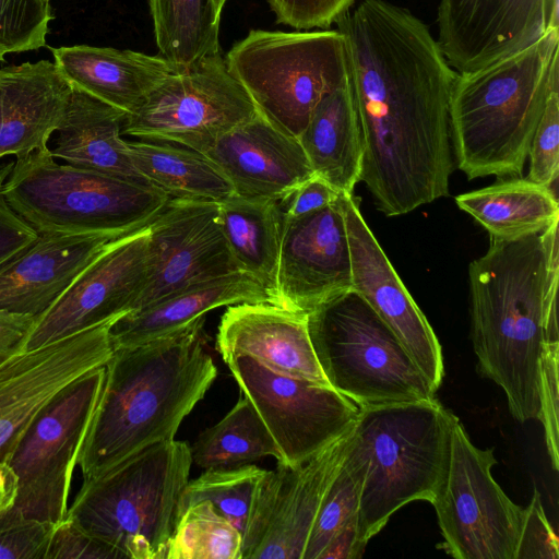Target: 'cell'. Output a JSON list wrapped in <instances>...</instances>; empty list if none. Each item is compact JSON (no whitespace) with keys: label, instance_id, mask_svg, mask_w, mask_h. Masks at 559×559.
<instances>
[{"label":"cell","instance_id":"27","mask_svg":"<svg viewBox=\"0 0 559 559\" xmlns=\"http://www.w3.org/2000/svg\"><path fill=\"white\" fill-rule=\"evenodd\" d=\"M127 115L73 87L63 119L52 134L51 155L75 167L145 181L134 168L127 141L121 138Z\"/></svg>","mask_w":559,"mask_h":559},{"label":"cell","instance_id":"26","mask_svg":"<svg viewBox=\"0 0 559 559\" xmlns=\"http://www.w3.org/2000/svg\"><path fill=\"white\" fill-rule=\"evenodd\" d=\"M242 302L273 300L255 278L240 271L193 284L115 320L110 326L112 349L163 337L216 308Z\"/></svg>","mask_w":559,"mask_h":559},{"label":"cell","instance_id":"29","mask_svg":"<svg viewBox=\"0 0 559 559\" xmlns=\"http://www.w3.org/2000/svg\"><path fill=\"white\" fill-rule=\"evenodd\" d=\"M218 207L238 271L255 278L278 306L276 284L284 221L280 201L233 193Z\"/></svg>","mask_w":559,"mask_h":559},{"label":"cell","instance_id":"9","mask_svg":"<svg viewBox=\"0 0 559 559\" xmlns=\"http://www.w3.org/2000/svg\"><path fill=\"white\" fill-rule=\"evenodd\" d=\"M225 60L257 110L297 139L319 102L348 82L346 40L337 28L251 29Z\"/></svg>","mask_w":559,"mask_h":559},{"label":"cell","instance_id":"4","mask_svg":"<svg viewBox=\"0 0 559 559\" xmlns=\"http://www.w3.org/2000/svg\"><path fill=\"white\" fill-rule=\"evenodd\" d=\"M555 91H559V28L488 66L457 73L449 104L457 167L468 179L521 177Z\"/></svg>","mask_w":559,"mask_h":559},{"label":"cell","instance_id":"1","mask_svg":"<svg viewBox=\"0 0 559 559\" xmlns=\"http://www.w3.org/2000/svg\"><path fill=\"white\" fill-rule=\"evenodd\" d=\"M336 24L364 143L360 181L386 216L449 195V104L457 72L429 27L386 0H361Z\"/></svg>","mask_w":559,"mask_h":559},{"label":"cell","instance_id":"12","mask_svg":"<svg viewBox=\"0 0 559 559\" xmlns=\"http://www.w3.org/2000/svg\"><path fill=\"white\" fill-rule=\"evenodd\" d=\"M257 112L218 50L163 80L138 110L127 115L122 134L204 154Z\"/></svg>","mask_w":559,"mask_h":559},{"label":"cell","instance_id":"39","mask_svg":"<svg viewBox=\"0 0 559 559\" xmlns=\"http://www.w3.org/2000/svg\"><path fill=\"white\" fill-rule=\"evenodd\" d=\"M527 179L557 194L559 175V91L550 94L528 152Z\"/></svg>","mask_w":559,"mask_h":559},{"label":"cell","instance_id":"3","mask_svg":"<svg viewBox=\"0 0 559 559\" xmlns=\"http://www.w3.org/2000/svg\"><path fill=\"white\" fill-rule=\"evenodd\" d=\"M558 228L513 239L490 237L468 267L472 341L478 372L506 393L520 423L538 416V360L546 292L558 286Z\"/></svg>","mask_w":559,"mask_h":559},{"label":"cell","instance_id":"18","mask_svg":"<svg viewBox=\"0 0 559 559\" xmlns=\"http://www.w3.org/2000/svg\"><path fill=\"white\" fill-rule=\"evenodd\" d=\"M438 45L457 73L514 53L559 28V0H440Z\"/></svg>","mask_w":559,"mask_h":559},{"label":"cell","instance_id":"22","mask_svg":"<svg viewBox=\"0 0 559 559\" xmlns=\"http://www.w3.org/2000/svg\"><path fill=\"white\" fill-rule=\"evenodd\" d=\"M216 349L225 362L248 355L277 373L330 385L314 354L306 313L271 302L228 306L218 324Z\"/></svg>","mask_w":559,"mask_h":559},{"label":"cell","instance_id":"14","mask_svg":"<svg viewBox=\"0 0 559 559\" xmlns=\"http://www.w3.org/2000/svg\"><path fill=\"white\" fill-rule=\"evenodd\" d=\"M148 236L146 225L111 240L38 318L25 352L132 311L147 278Z\"/></svg>","mask_w":559,"mask_h":559},{"label":"cell","instance_id":"48","mask_svg":"<svg viewBox=\"0 0 559 559\" xmlns=\"http://www.w3.org/2000/svg\"><path fill=\"white\" fill-rule=\"evenodd\" d=\"M16 477L8 463H0V512L14 503Z\"/></svg>","mask_w":559,"mask_h":559},{"label":"cell","instance_id":"45","mask_svg":"<svg viewBox=\"0 0 559 559\" xmlns=\"http://www.w3.org/2000/svg\"><path fill=\"white\" fill-rule=\"evenodd\" d=\"M338 194L325 180L314 175L297 186L280 203L285 216L296 217L333 203Z\"/></svg>","mask_w":559,"mask_h":559},{"label":"cell","instance_id":"50","mask_svg":"<svg viewBox=\"0 0 559 559\" xmlns=\"http://www.w3.org/2000/svg\"><path fill=\"white\" fill-rule=\"evenodd\" d=\"M4 58V55L2 52H0V61H2Z\"/></svg>","mask_w":559,"mask_h":559},{"label":"cell","instance_id":"5","mask_svg":"<svg viewBox=\"0 0 559 559\" xmlns=\"http://www.w3.org/2000/svg\"><path fill=\"white\" fill-rule=\"evenodd\" d=\"M453 416L437 399L359 408L353 443L364 464L357 511L364 544L400 508L433 500L448 465Z\"/></svg>","mask_w":559,"mask_h":559},{"label":"cell","instance_id":"43","mask_svg":"<svg viewBox=\"0 0 559 559\" xmlns=\"http://www.w3.org/2000/svg\"><path fill=\"white\" fill-rule=\"evenodd\" d=\"M557 535L535 490L530 504L524 508L521 533L514 559H558Z\"/></svg>","mask_w":559,"mask_h":559},{"label":"cell","instance_id":"34","mask_svg":"<svg viewBox=\"0 0 559 559\" xmlns=\"http://www.w3.org/2000/svg\"><path fill=\"white\" fill-rule=\"evenodd\" d=\"M204 471L187 484L180 515L190 506L207 500L243 535L258 508L267 469L243 464Z\"/></svg>","mask_w":559,"mask_h":559},{"label":"cell","instance_id":"8","mask_svg":"<svg viewBox=\"0 0 559 559\" xmlns=\"http://www.w3.org/2000/svg\"><path fill=\"white\" fill-rule=\"evenodd\" d=\"M307 325L329 384L359 408L436 399L400 340L355 289L308 312Z\"/></svg>","mask_w":559,"mask_h":559},{"label":"cell","instance_id":"11","mask_svg":"<svg viewBox=\"0 0 559 559\" xmlns=\"http://www.w3.org/2000/svg\"><path fill=\"white\" fill-rule=\"evenodd\" d=\"M493 448L479 449L454 415L443 480L430 502L444 550L456 559H514L524 508L491 474Z\"/></svg>","mask_w":559,"mask_h":559},{"label":"cell","instance_id":"51","mask_svg":"<svg viewBox=\"0 0 559 559\" xmlns=\"http://www.w3.org/2000/svg\"><path fill=\"white\" fill-rule=\"evenodd\" d=\"M49 1H51V0H49Z\"/></svg>","mask_w":559,"mask_h":559},{"label":"cell","instance_id":"16","mask_svg":"<svg viewBox=\"0 0 559 559\" xmlns=\"http://www.w3.org/2000/svg\"><path fill=\"white\" fill-rule=\"evenodd\" d=\"M353 428L306 463L295 467L277 463L267 471L258 508L242 535V559H302Z\"/></svg>","mask_w":559,"mask_h":559},{"label":"cell","instance_id":"38","mask_svg":"<svg viewBox=\"0 0 559 559\" xmlns=\"http://www.w3.org/2000/svg\"><path fill=\"white\" fill-rule=\"evenodd\" d=\"M53 526L8 507L0 512V559H45Z\"/></svg>","mask_w":559,"mask_h":559},{"label":"cell","instance_id":"35","mask_svg":"<svg viewBox=\"0 0 559 559\" xmlns=\"http://www.w3.org/2000/svg\"><path fill=\"white\" fill-rule=\"evenodd\" d=\"M166 559H242V534L205 500L180 515Z\"/></svg>","mask_w":559,"mask_h":559},{"label":"cell","instance_id":"33","mask_svg":"<svg viewBox=\"0 0 559 559\" xmlns=\"http://www.w3.org/2000/svg\"><path fill=\"white\" fill-rule=\"evenodd\" d=\"M190 452L192 463L203 469L240 466L265 456L281 461L275 440L243 394L217 424L199 435Z\"/></svg>","mask_w":559,"mask_h":559},{"label":"cell","instance_id":"37","mask_svg":"<svg viewBox=\"0 0 559 559\" xmlns=\"http://www.w3.org/2000/svg\"><path fill=\"white\" fill-rule=\"evenodd\" d=\"M52 19L49 0H0V52L19 53L44 47Z\"/></svg>","mask_w":559,"mask_h":559},{"label":"cell","instance_id":"20","mask_svg":"<svg viewBox=\"0 0 559 559\" xmlns=\"http://www.w3.org/2000/svg\"><path fill=\"white\" fill-rule=\"evenodd\" d=\"M352 288L350 251L340 194L322 209L296 217L284 215L278 306L307 314Z\"/></svg>","mask_w":559,"mask_h":559},{"label":"cell","instance_id":"44","mask_svg":"<svg viewBox=\"0 0 559 559\" xmlns=\"http://www.w3.org/2000/svg\"><path fill=\"white\" fill-rule=\"evenodd\" d=\"M12 166L13 162L0 163V266L38 237L37 231L15 213L4 197L3 186Z\"/></svg>","mask_w":559,"mask_h":559},{"label":"cell","instance_id":"46","mask_svg":"<svg viewBox=\"0 0 559 559\" xmlns=\"http://www.w3.org/2000/svg\"><path fill=\"white\" fill-rule=\"evenodd\" d=\"M37 320L31 314L0 310V365L25 353Z\"/></svg>","mask_w":559,"mask_h":559},{"label":"cell","instance_id":"42","mask_svg":"<svg viewBox=\"0 0 559 559\" xmlns=\"http://www.w3.org/2000/svg\"><path fill=\"white\" fill-rule=\"evenodd\" d=\"M126 556L66 516L53 526L45 559H121Z\"/></svg>","mask_w":559,"mask_h":559},{"label":"cell","instance_id":"25","mask_svg":"<svg viewBox=\"0 0 559 559\" xmlns=\"http://www.w3.org/2000/svg\"><path fill=\"white\" fill-rule=\"evenodd\" d=\"M50 50L55 63L73 87L128 115L138 110L163 80L177 72L159 53L88 45Z\"/></svg>","mask_w":559,"mask_h":559},{"label":"cell","instance_id":"23","mask_svg":"<svg viewBox=\"0 0 559 559\" xmlns=\"http://www.w3.org/2000/svg\"><path fill=\"white\" fill-rule=\"evenodd\" d=\"M116 238L38 234L33 243L0 266V310L41 317Z\"/></svg>","mask_w":559,"mask_h":559},{"label":"cell","instance_id":"6","mask_svg":"<svg viewBox=\"0 0 559 559\" xmlns=\"http://www.w3.org/2000/svg\"><path fill=\"white\" fill-rule=\"evenodd\" d=\"M192 465L190 445L143 448L88 479L67 516L131 559H166Z\"/></svg>","mask_w":559,"mask_h":559},{"label":"cell","instance_id":"10","mask_svg":"<svg viewBox=\"0 0 559 559\" xmlns=\"http://www.w3.org/2000/svg\"><path fill=\"white\" fill-rule=\"evenodd\" d=\"M105 366L73 380L43 405L7 462L16 477L13 506L26 518L56 525L67 516L73 469L103 389Z\"/></svg>","mask_w":559,"mask_h":559},{"label":"cell","instance_id":"19","mask_svg":"<svg viewBox=\"0 0 559 559\" xmlns=\"http://www.w3.org/2000/svg\"><path fill=\"white\" fill-rule=\"evenodd\" d=\"M355 289L393 331L437 392L444 376L442 348L427 318L364 219L353 193H340Z\"/></svg>","mask_w":559,"mask_h":559},{"label":"cell","instance_id":"31","mask_svg":"<svg viewBox=\"0 0 559 559\" xmlns=\"http://www.w3.org/2000/svg\"><path fill=\"white\" fill-rule=\"evenodd\" d=\"M130 159L140 176L170 199L221 203L233 193L222 170L205 154L156 141H127Z\"/></svg>","mask_w":559,"mask_h":559},{"label":"cell","instance_id":"21","mask_svg":"<svg viewBox=\"0 0 559 559\" xmlns=\"http://www.w3.org/2000/svg\"><path fill=\"white\" fill-rule=\"evenodd\" d=\"M222 170L234 193L281 201L314 176L299 140L259 111L204 153Z\"/></svg>","mask_w":559,"mask_h":559},{"label":"cell","instance_id":"49","mask_svg":"<svg viewBox=\"0 0 559 559\" xmlns=\"http://www.w3.org/2000/svg\"><path fill=\"white\" fill-rule=\"evenodd\" d=\"M227 0H217L218 5L223 9Z\"/></svg>","mask_w":559,"mask_h":559},{"label":"cell","instance_id":"28","mask_svg":"<svg viewBox=\"0 0 559 559\" xmlns=\"http://www.w3.org/2000/svg\"><path fill=\"white\" fill-rule=\"evenodd\" d=\"M298 140L316 176L340 193H353L364 143L349 80L319 102Z\"/></svg>","mask_w":559,"mask_h":559},{"label":"cell","instance_id":"41","mask_svg":"<svg viewBox=\"0 0 559 559\" xmlns=\"http://www.w3.org/2000/svg\"><path fill=\"white\" fill-rule=\"evenodd\" d=\"M276 22L297 31L330 28L357 0H266Z\"/></svg>","mask_w":559,"mask_h":559},{"label":"cell","instance_id":"36","mask_svg":"<svg viewBox=\"0 0 559 559\" xmlns=\"http://www.w3.org/2000/svg\"><path fill=\"white\" fill-rule=\"evenodd\" d=\"M354 429V428H353ZM364 464L353 443L321 502L302 559H320L332 537L357 516Z\"/></svg>","mask_w":559,"mask_h":559},{"label":"cell","instance_id":"17","mask_svg":"<svg viewBox=\"0 0 559 559\" xmlns=\"http://www.w3.org/2000/svg\"><path fill=\"white\" fill-rule=\"evenodd\" d=\"M117 320V319H116ZM115 320L25 352L0 365V463H7L23 431L62 388L105 366L112 355Z\"/></svg>","mask_w":559,"mask_h":559},{"label":"cell","instance_id":"7","mask_svg":"<svg viewBox=\"0 0 559 559\" xmlns=\"http://www.w3.org/2000/svg\"><path fill=\"white\" fill-rule=\"evenodd\" d=\"M3 193L39 235L120 237L148 225L170 200L146 181L60 164L49 146L13 162Z\"/></svg>","mask_w":559,"mask_h":559},{"label":"cell","instance_id":"24","mask_svg":"<svg viewBox=\"0 0 559 559\" xmlns=\"http://www.w3.org/2000/svg\"><path fill=\"white\" fill-rule=\"evenodd\" d=\"M72 90L49 60L0 68V159L48 147Z\"/></svg>","mask_w":559,"mask_h":559},{"label":"cell","instance_id":"30","mask_svg":"<svg viewBox=\"0 0 559 559\" xmlns=\"http://www.w3.org/2000/svg\"><path fill=\"white\" fill-rule=\"evenodd\" d=\"M455 203L495 238L540 234L559 221L557 194L527 178L500 179L488 187L459 194Z\"/></svg>","mask_w":559,"mask_h":559},{"label":"cell","instance_id":"40","mask_svg":"<svg viewBox=\"0 0 559 559\" xmlns=\"http://www.w3.org/2000/svg\"><path fill=\"white\" fill-rule=\"evenodd\" d=\"M559 342H544L538 360V416L544 426L546 448L555 471L559 468Z\"/></svg>","mask_w":559,"mask_h":559},{"label":"cell","instance_id":"32","mask_svg":"<svg viewBox=\"0 0 559 559\" xmlns=\"http://www.w3.org/2000/svg\"><path fill=\"white\" fill-rule=\"evenodd\" d=\"M159 55L177 72L219 48L223 9L217 0H148Z\"/></svg>","mask_w":559,"mask_h":559},{"label":"cell","instance_id":"2","mask_svg":"<svg viewBox=\"0 0 559 559\" xmlns=\"http://www.w3.org/2000/svg\"><path fill=\"white\" fill-rule=\"evenodd\" d=\"M204 322L205 316L163 337L114 349L78 460L84 479L175 439L217 377Z\"/></svg>","mask_w":559,"mask_h":559},{"label":"cell","instance_id":"15","mask_svg":"<svg viewBox=\"0 0 559 559\" xmlns=\"http://www.w3.org/2000/svg\"><path fill=\"white\" fill-rule=\"evenodd\" d=\"M147 227V278L132 311L193 284L239 272L216 202L170 199Z\"/></svg>","mask_w":559,"mask_h":559},{"label":"cell","instance_id":"47","mask_svg":"<svg viewBox=\"0 0 559 559\" xmlns=\"http://www.w3.org/2000/svg\"><path fill=\"white\" fill-rule=\"evenodd\" d=\"M366 546L360 539L357 516H355L332 537L320 559H358Z\"/></svg>","mask_w":559,"mask_h":559},{"label":"cell","instance_id":"13","mask_svg":"<svg viewBox=\"0 0 559 559\" xmlns=\"http://www.w3.org/2000/svg\"><path fill=\"white\" fill-rule=\"evenodd\" d=\"M280 452V464L301 465L355 425L359 407L330 385L277 373L248 355L226 361Z\"/></svg>","mask_w":559,"mask_h":559}]
</instances>
